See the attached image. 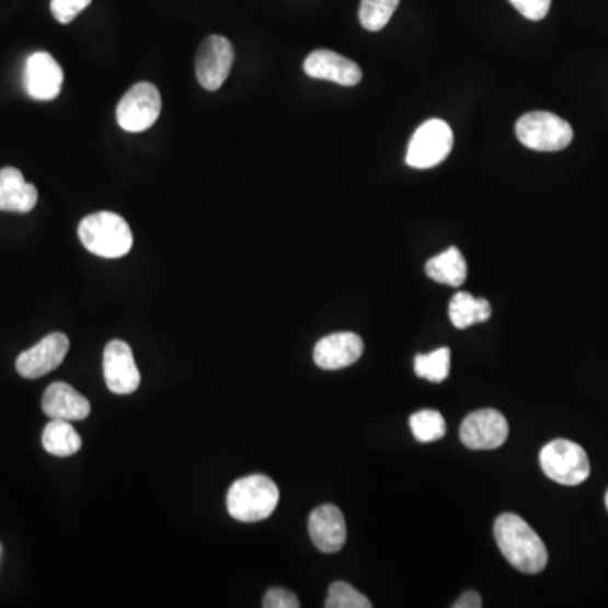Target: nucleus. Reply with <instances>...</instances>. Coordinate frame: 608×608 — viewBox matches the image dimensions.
Returning a JSON list of instances; mask_svg holds the SVG:
<instances>
[{
  "mask_svg": "<svg viewBox=\"0 0 608 608\" xmlns=\"http://www.w3.org/2000/svg\"><path fill=\"white\" fill-rule=\"evenodd\" d=\"M509 436V424L495 410H480L464 417L460 439L470 450H497Z\"/></svg>",
  "mask_w": 608,
  "mask_h": 608,
  "instance_id": "1a4fd4ad",
  "label": "nucleus"
},
{
  "mask_svg": "<svg viewBox=\"0 0 608 608\" xmlns=\"http://www.w3.org/2000/svg\"><path fill=\"white\" fill-rule=\"evenodd\" d=\"M90 4L92 0H51V12L59 24H70Z\"/></svg>",
  "mask_w": 608,
  "mask_h": 608,
  "instance_id": "393cba45",
  "label": "nucleus"
},
{
  "mask_svg": "<svg viewBox=\"0 0 608 608\" xmlns=\"http://www.w3.org/2000/svg\"><path fill=\"white\" fill-rule=\"evenodd\" d=\"M41 405L49 420L81 421L89 417L92 411L89 399L65 382L51 383L46 389Z\"/></svg>",
  "mask_w": 608,
  "mask_h": 608,
  "instance_id": "dca6fc26",
  "label": "nucleus"
},
{
  "mask_svg": "<svg viewBox=\"0 0 608 608\" xmlns=\"http://www.w3.org/2000/svg\"><path fill=\"white\" fill-rule=\"evenodd\" d=\"M509 2L529 21H541L551 8V0H509Z\"/></svg>",
  "mask_w": 608,
  "mask_h": 608,
  "instance_id": "a878e982",
  "label": "nucleus"
},
{
  "mask_svg": "<svg viewBox=\"0 0 608 608\" xmlns=\"http://www.w3.org/2000/svg\"><path fill=\"white\" fill-rule=\"evenodd\" d=\"M161 93L149 81L136 83L117 105V122L127 133H145L161 114Z\"/></svg>",
  "mask_w": 608,
  "mask_h": 608,
  "instance_id": "0eeeda50",
  "label": "nucleus"
},
{
  "mask_svg": "<svg viewBox=\"0 0 608 608\" xmlns=\"http://www.w3.org/2000/svg\"><path fill=\"white\" fill-rule=\"evenodd\" d=\"M454 148V130L439 118L426 121L411 137L405 162L414 170H429L438 167L450 156Z\"/></svg>",
  "mask_w": 608,
  "mask_h": 608,
  "instance_id": "423d86ee",
  "label": "nucleus"
},
{
  "mask_svg": "<svg viewBox=\"0 0 608 608\" xmlns=\"http://www.w3.org/2000/svg\"><path fill=\"white\" fill-rule=\"evenodd\" d=\"M279 504V489L266 475L236 480L227 492V509L240 523H259L273 516Z\"/></svg>",
  "mask_w": 608,
  "mask_h": 608,
  "instance_id": "7ed1b4c3",
  "label": "nucleus"
},
{
  "mask_svg": "<svg viewBox=\"0 0 608 608\" xmlns=\"http://www.w3.org/2000/svg\"><path fill=\"white\" fill-rule=\"evenodd\" d=\"M517 139L532 151H563L572 145L573 129L564 118L551 112H531L516 124Z\"/></svg>",
  "mask_w": 608,
  "mask_h": 608,
  "instance_id": "20e7f679",
  "label": "nucleus"
},
{
  "mask_svg": "<svg viewBox=\"0 0 608 608\" xmlns=\"http://www.w3.org/2000/svg\"><path fill=\"white\" fill-rule=\"evenodd\" d=\"M326 608H370L369 598L355 590L345 582H335L330 586L329 597L324 601Z\"/></svg>",
  "mask_w": 608,
  "mask_h": 608,
  "instance_id": "b1692460",
  "label": "nucleus"
},
{
  "mask_svg": "<svg viewBox=\"0 0 608 608\" xmlns=\"http://www.w3.org/2000/svg\"><path fill=\"white\" fill-rule=\"evenodd\" d=\"M305 73L317 80L333 81L336 85L355 87L362 80L357 64L329 49H318L305 59Z\"/></svg>",
  "mask_w": 608,
  "mask_h": 608,
  "instance_id": "2eb2a0df",
  "label": "nucleus"
},
{
  "mask_svg": "<svg viewBox=\"0 0 608 608\" xmlns=\"http://www.w3.org/2000/svg\"><path fill=\"white\" fill-rule=\"evenodd\" d=\"M308 531L321 553H336L347 541V524L342 511L335 505L317 507L308 519Z\"/></svg>",
  "mask_w": 608,
  "mask_h": 608,
  "instance_id": "4468645a",
  "label": "nucleus"
},
{
  "mask_svg": "<svg viewBox=\"0 0 608 608\" xmlns=\"http://www.w3.org/2000/svg\"><path fill=\"white\" fill-rule=\"evenodd\" d=\"M411 432L421 443L438 441L446 435L445 417L435 410L417 411L410 417Z\"/></svg>",
  "mask_w": 608,
  "mask_h": 608,
  "instance_id": "5701e85b",
  "label": "nucleus"
},
{
  "mask_svg": "<svg viewBox=\"0 0 608 608\" xmlns=\"http://www.w3.org/2000/svg\"><path fill=\"white\" fill-rule=\"evenodd\" d=\"M414 372L429 382H445L450 376V348L443 347L432 354L417 355L414 358Z\"/></svg>",
  "mask_w": 608,
  "mask_h": 608,
  "instance_id": "412c9836",
  "label": "nucleus"
},
{
  "mask_svg": "<svg viewBox=\"0 0 608 608\" xmlns=\"http://www.w3.org/2000/svg\"><path fill=\"white\" fill-rule=\"evenodd\" d=\"M498 550L516 570L526 575H538L548 564L544 542L523 517L502 514L494 526Z\"/></svg>",
  "mask_w": 608,
  "mask_h": 608,
  "instance_id": "f257e3e1",
  "label": "nucleus"
},
{
  "mask_svg": "<svg viewBox=\"0 0 608 608\" xmlns=\"http://www.w3.org/2000/svg\"><path fill=\"white\" fill-rule=\"evenodd\" d=\"M605 504H607V509H608V491H607V494H605Z\"/></svg>",
  "mask_w": 608,
  "mask_h": 608,
  "instance_id": "c85d7f7f",
  "label": "nucleus"
},
{
  "mask_svg": "<svg viewBox=\"0 0 608 608\" xmlns=\"http://www.w3.org/2000/svg\"><path fill=\"white\" fill-rule=\"evenodd\" d=\"M399 2L401 0H362L360 11H358L362 26L372 33L383 30L391 21Z\"/></svg>",
  "mask_w": 608,
  "mask_h": 608,
  "instance_id": "4be33fe9",
  "label": "nucleus"
},
{
  "mask_svg": "<svg viewBox=\"0 0 608 608\" xmlns=\"http://www.w3.org/2000/svg\"><path fill=\"white\" fill-rule=\"evenodd\" d=\"M542 472L561 485H580L590 477V460L585 450L570 439H554L539 454Z\"/></svg>",
  "mask_w": 608,
  "mask_h": 608,
  "instance_id": "39448f33",
  "label": "nucleus"
},
{
  "mask_svg": "<svg viewBox=\"0 0 608 608\" xmlns=\"http://www.w3.org/2000/svg\"><path fill=\"white\" fill-rule=\"evenodd\" d=\"M70 351V340L65 333H49L33 348L19 355L15 369L24 379H39L58 369Z\"/></svg>",
  "mask_w": 608,
  "mask_h": 608,
  "instance_id": "9d476101",
  "label": "nucleus"
},
{
  "mask_svg": "<svg viewBox=\"0 0 608 608\" xmlns=\"http://www.w3.org/2000/svg\"><path fill=\"white\" fill-rule=\"evenodd\" d=\"M426 274L436 283L460 288L467 279V261L457 248H450L426 262Z\"/></svg>",
  "mask_w": 608,
  "mask_h": 608,
  "instance_id": "a211bd4d",
  "label": "nucleus"
},
{
  "mask_svg": "<svg viewBox=\"0 0 608 608\" xmlns=\"http://www.w3.org/2000/svg\"><path fill=\"white\" fill-rule=\"evenodd\" d=\"M264 608H299V600L295 594L284 588H271L262 600Z\"/></svg>",
  "mask_w": 608,
  "mask_h": 608,
  "instance_id": "bb28decb",
  "label": "nucleus"
},
{
  "mask_svg": "<svg viewBox=\"0 0 608 608\" xmlns=\"http://www.w3.org/2000/svg\"><path fill=\"white\" fill-rule=\"evenodd\" d=\"M78 237L87 251L104 259H121L133 249L134 237L121 215L99 211L81 220Z\"/></svg>",
  "mask_w": 608,
  "mask_h": 608,
  "instance_id": "f03ea898",
  "label": "nucleus"
},
{
  "mask_svg": "<svg viewBox=\"0 0 608 608\" xmlns=\"http://www.w3.org/2000/svg\"><path fill=\"white\" fill-rule=\"evenodd\" d=\"M448 313L455 329L467 330L473 324L489 320L492 308L486 299H477L469 292L460 291L451 298Z\"/></svg>",
  "mask_w": 608,
  "mask_h": 608,
  "instance_id": "6ab92c4d",
  "label": "nucleus"
},
{
  "mask_svg": "<svg viewBox=\"0 0 608 608\" xmlns=\"http://www.w3.org/2000/svg\"><path fill=\"white\" fill-rule=\"evenodd\" d=\"M104 377L108 391L114 394L129 395L139 389V369L126 342L112 340L105 345Z\"/></svg>",
  "mask_w": 608,
  "mask_h": 608,
  "instance_id": "9b49d317",
  "label": "nucleus"
},
{
  "mask_svg": "<svg viewBox=\"0 0 608 608\" xmlns=\"http://www.w3.org/2000/svg\"><path fill=\"white\" fill-rule=\"evenodd\" d=\"M37 203L36 186L24 180L15 168L0 170V211L30 214Z\"/></svg>",
  "mask_w": 608,
  "mask_h": 608,
  "instance_id": "f3484780",
  "label": "nucleus"
},
{
  "mask_svg": "<svg viewBox=\"0 0 608 608\" xmlns=\"http://www.w3.org/2000/svg\"><path fill=\"white\" fill-rule=\"evenodd\" d=\"M64 70L49 53H34L27 58L24 85L31 99H56L64 87Z\"/></svg>",
  "mask_w": 608,
  "mask_h": 608,
  "instance_id": "f8f14e48",
  "label": "nucleus"
},
{
  "mask_svg": "<svg viewBox=\"0 0 608 608\" xmlns=\"http://www.w3.org/2000/svg\"><path fill=\"white\" fill-rule=\"evenodd\" d=\"M364 354V340L352 332L332 333L314 347V364L323 370H340L354 365Z\"/></svg>",
  "mask_w": 608,
  "mask_h": 608,
  "instance_id": "ddd939ff",
  "label": "nucleus"
},
{
  "mask_svg": "<svg viewBox=\"0 0 608 608\" xmlns=\"http://www.w3.org/2000/svg\"><path fill=\"white\" fill-rule=\"evenodd\" d=\"M43 446L55 457H71L81 448V438L70 421L51 420L43 432Z\"/></svg>",
  "mask_w": 608,
  "mask_h": 608,
  "instance_id": "aec40b11",
  "label": "nucleus"
},
{
  "mask_svg": "<svg viewBox=\"0 0 608 608\" xmlns=\"http://www.w3.org/2000/svg\"><path fill=\"white\" fill-rule=\"evenodd\" d=\"M232 65V43L223 36H208L196 53L195 70L199 85L210 92L220 89L229 78Z\"/></svg>",
  "mask_w": 608,
  "mask_h": 608,
  "instance_id": "6e6552de",
  "label": "nucleus"
},
{
  "mask_svg": "<svg viewBox=\"0 0 608 608\" xmlns=\"http://www.w3.org/2000/svg\"><path fill=\"white\" fill-rule=\"evenodd\" d=\"M0 557H2V544H0Z\"/></svg>",
  "mask_w": 608,
  "mask_h": 608,
  "instance_id": "c756f323",
  "label": "nucleus"
},
{
  "mask_svg": "<svg viewBox=\"0 0 608 608\" xmlns=\"http://www.w3.org/2000/svg\"><path fill=\"white\" fill-rule=\"evenodd\" d=\"M482 607V597L477 592H464L460 598L454 604V608H480Z\"/></svg>",
  "mask_w": 608,
  "mask_h": 608,
  "instance_id": "cd10ccee",
  "label": "nucleus"
}]
</instances>
